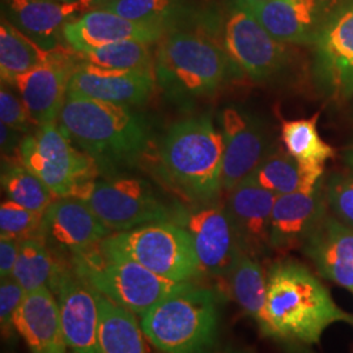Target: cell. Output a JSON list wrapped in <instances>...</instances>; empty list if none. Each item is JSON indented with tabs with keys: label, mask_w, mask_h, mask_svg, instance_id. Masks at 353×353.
Here are the masks:
<instances>
[{
	"label": "cell",
	"mask_w": 353,
	"mask_h": 353,
	"mask_svg": "<svg viewBox=\"0 0 353 353\" xmlns=\"http://www.w3.org/2000/svg\"><path fill=\"white\" fill-rule=\"evenodd\" d=\"M0 130H1V132H0L1 134V152H3V154L8 156V153L16 151V148L20 147V143L17 141V135H16L17 131H14L13 128L4 125V123H1Z\"/></svg>",
	"instance_id": "f35d334b"
},
{
	"label": "cell",
	"mask_w": 353,
	"mask_h": 353,
	"mask_svg": "<svg viewBox=\"0 0 353 353\" xmlns=\"http://www.w3.org/2000/svg\"><path fill=\"white\" fill-rule=\"evenodd\" d=\"M327 201L322 186L313 192L279 195L271 214V250L290 252L303 243L327 214Z\"/></svg>",
	"instance_id": "44dd1931"
},
{
	"label": "cell",
	"mask_w": 353,
	"mask_h": 353,
	"mask_svg": "<svg viewBox=\"0 0 353 353\" xmlns=\"http://www.w3.org/2000/svg\"><path fill=\"white\" fill-rule=\"evenodd\" d=\"M100 246L172 281H192L203 274L189 232L176 221L152 223L112 233Z\"/></svg>",
	"instance_id": "52a82bcc"
},
{
	"label": "cell",
	"mask_w": 353,
	"mask_h": 353,
	"mask_svg": "<svg viewBox=\"0 0 353 353\" xmlns=\"http://www.w3.org/2000/svg\"><path fill=\"white\" fill-rule=\"evenodd\" d=\"M7 20L41 46H58V33L76 14L90 11L93 0H6Z\"/></svg>",
	"instance_id": "cb8c5ba5"
},
{
	"label": "cell",
	"mask_w": 353,
	"mask_h": 353,
	"mask_svg": "<svg viewBox=\"0 0 353 353\" xmlns=\"http://www.w3.org/2000/svg\"><path fill=\"white\" fill-rule=\"evenodd\" d=\"M224 138L223 190L229 192L252 176L268 153L267 135L262 123L250 114L225 108L220 117Z\"/></svg>",
	"instance_id": "2e32d148"
},
{
	"label": "cell",
	"mask_w": 353,
	"mask_h": 353,
	"mask_svg": "<svg viewBox=\"0 0 353 353\" xmlns=\"http://www.w3.org/2000/svg\"><path fill=\"white\" fill-rule=\"evenodd\" d=\"M49 287L61 307L67 351L102 353L99 344V307L93 290L76 275L71 263L63 261H58Z\"/></svg>",
	"instance_id": "7c38bea8"
},
{
	"label": "cell",
	"mask_w": 353,
	"mask_h": 353,
	"mask_svg": "<svg viewBox=\"0 0 353 353\" xmlns=\"http://www.w3.org/2000/svg\"><path fill=\"white\" fill-rule=\"evenodd\" d=\"M325 195L334 216L353 229V174L331 176Z\"/></svg>",
	"instance_id": "e575fe53"
},
{
	"label": "cell",
	"mask_w": 353,
	"mask_h": 353,
	"mask_svg": "<svg viewBox=\"0 0 353 353\" xmlns=\"http://www.w3.org/2000/svg\"><path fill=\"white\" fill-rule=\"evenodd\" d=\"M230 288L241 309L256 321L263 323L267 300V275L256 258L241 252L230 275Z\"/></svg>",
	"instance_id": "f1b7e54d"
},
{
	"label": "cell",
	"mask_w": 353,
	"mask_h": 353,
	"mask_svg": "<svg viewBox=\"0 0 353 353\" xmlns=\"http://www.w3.org/2000/svg\"><path fill=\"white\" fill-rule=\"evenodd\" d=\"M236 64L208 32L174 29L159 41L154 74L160 87L178 100L214 94Z\"/></svg>",
	"instance_id": "3957f363"
},
{
	"label": "cell",
	"mask_w": 353,
	"mask_h": 353,
	"mask_svg": "<svg viewBox=\"0 0 353 353\" xmlns=\"http://www.w3.org/2000/svg\"><path fill=\"white\" fill-rule=\"evenodd\" d=\"M21 248V241L0 237V278H11Z\"/></svg>",
	"instance_id": "74e56055"
},
{
	"label": "cell",
	"mask_w": 353,
	"mask_h": 353,
	"mask_svg": "<svg viewBox=\"0 0 353 353\" xmlns=\"http://www.w3.org/2000/svg\"><path fill=\"white\" fill-rule=\"evenodd\" d=\"M178 224L189 232L203 272L229 276L242 250L227 208L210 203L179 217Z\"/></svg>",
	"instance_id": "9a60e30c"
},
{
	"label": "cell",
	"mask_w": 353,
	"mask_h": 353,
	"mask_svg": "<svg viewBox=\"0 0 353 353\" xmlns=\"http://www.w3.org/2000/svg\"><path fill=\"white\" fill-rule=\"evenodd\" d=\"M26 290L16 279L3 278L0 281V326L4 335H10L14 330V316L23 303Z\"/></svg>",
	"instance_id": "d590c367"
},
{
	"label": "cell",
	"mask_w": 353,
	"mask_h": 353,
	"mask_svg": "<svg viewBox=\"0 0 353 353\" xmlns=\"http://www.w3.org/2000/svg\"><path fill=\"white\" fill-rule=\"evenodd\" d=\"M1 188L10 201L38 214H45L48 207L58 198L21 163L20 157L13 159L3 168Z\"/></svg>",
	"instance_id": "4dcf8cb0"
},
{
	"label": "cell",
	"mask_w": 353,
	"mask_h": 353,
	"mask_svg": "<svg viewBox=\"0 0 353 353\" xmlns=\"http://www.w3.org/2000/svg\"><path fill=\"white\" fill-rule=\"evenodd\" d=\"M0 119L1 123L17 132L28 131L33 125L23 100L16 97L11 90L4 88V85H1L0 90Z\"/></svg>",
	"instance_id": "8d00e7d4"
},
{
	"label": "cell",
	"mask_w": 353,
	"mask_h": 353,
	"mask_svg": "<svg viewBox=\"0 0 353 353\" xmlns=\"http://www.w3.org/2000/svg\"><path fill=\"white\" fill-rule=\"evenodd\" d=\"M134 21L161 26L168 32L194 29L210 33L212 14H199L192 0H114L102 7Z\"/></svg>",
	"instance_id": "d4e9b609"
},
{
	"label": "cell",
	"mask_w": 353,
	"mask_h": 353,
	"mask_svg": "<svg viewBox=\"0 0 353 353\" xmlns=\"http://www.w3.org/2000/svg\"><path fill=\"white\" fill-rule=\"evenodd\" d=\"M160 156L165 174L183 195L214 203L223 190L224 138L210 117L174 123L163 139Z\"/></svg>",
	"instance_id": "277c9868"
},
{
	"label": "cell",
	"mask_w": 353,
	"mask_h": 353,
	"mask_svg": "<svg viewBox=\"0 0 353 353\" xmlns=\"http://www.w3.org/2000/svg\"><path fill=\"white\" fill-rule=\"evenodd\" d=\"M303 252L322 278L353 293V229L326 214L303 243Z\"/></svg>",
	"instance_id": "7402d4cb"
},
{
	"label": "cell",
	"mask_w": 353,
	"mask_h": 353,
	"mask_svg": "<svg viewBox=\"0 0 353 353\" xmlns=\"http://www.w3.org/2000/svg\"><path fill=\"white\" fill-rule=\"evenodd\" d=\"M96 4H100V6H106V4H109V3H112L114 0H93Z\"/></svg>",
	"instance_id": "60d3db41"
},
{
	"label": "cell",
	"mask_w": 353,
	"mask_h": 353,
	"mask_svg": "<svg viewBox=\"0 0 353 353\" xmlns=\"http://www.w3.org/2000/svg\"><path fill=\"white\" fill-rule=\"evenodd\" d=\"M233 353H242V352H233Z\"/></svg>",
	"instance_id": "7bdbcfd3"
},
{
	"label": "cell",
	"mask_w": 353,
	"mask_h": 353,
	"mask_svg": "<svg viewBox=\"0 0 353 353\" xmlns=\"http://www.w3.org/2000/svg\"><path fill=\"white\" fill-rule=\"evenodd\" d=\"M13 326L32 353H67L61 307L50 287L26 292Z\"/></svg>",
	"instance_id": "603a6c76"
},
{
	"label": "cell",
	"mask_w": 353,
	"mask_h": 353,
	"mask_svg": "<svg viewBox=\"0 0 353 353\" xmlns=\"http://www.w3.org/2000/svg\"><path fill=\"white\" fill-rule=\"evenodd\" d=\"M77 55L79 52L72 49L57 46L49 62L8 81L17 89L34 126L58 121L68 94L71 76L79 65Z\"/></svg>",
	"instance_id": "4fadbf2b"
},
{
	"label": "cell",
	"mask_w": 353,
	"mask_h": 353,
	"mask_svg": "<svg viewBox=\"0 0 353 353\" xmlns=\"http://www.w3.org/2000/svg\"><path fill=\"white\" fill-rule=\"evenodd\" d=\"M58 1H72V0H58Z\"/></svg>",
	"instance_id": "b9f144b4"
},
{
	"label": "cell",
	"mask_w": 353,
	"mask_h": 353,
	"mask_svg": "<svg viewBox=\"0 0 353 353\" xmlns=\"http://www.w3.org/2000/svg\"><path fill=\"white\" fill-rule=\"evenodd\" d=\"M223 46L233 63L256 81L278 75L290 58L285 43L234 3L223 26Z\"/></svg>",
	"instance_id": "30bf717a"
},
{
	"label": "cell",
	"mask_w": 353,
	"mask_h": 353,
	"mask_svg": "<svg viewBox=\"0 0 353 353\" xmlns=\"http://www.w3.org/2000/svg\"><path fill=\"white\" fill-rule=\"evenodd\" d=\"M54 49L41 46L33 38L26 36L7 19L0 24V74L8 83L14 76L23 75L49 62Z\"/></svg>",
	"instance_id": "83f0119b"
},
{
	"label": "cell",
	"mask_w": 353,
	"mask_h": 353,
	"mask_svg": "<svg viewBox=\"0 0 353 353\" xmlns=\"http://www.w3.org/2000/svg\"><path fill=\"white\" fill-rule=\"evenodd\" d=\"M72 198L87 203L112 233L152 223L176 221V214L160 195L148 182L139 178L94 179L84 185Z\"/></svg>",
	"instance_id": "9c48e42d"
},
{
	"label": "cell",
	"mask_w": 353,
	"mask_h": 353,
	"mask_svg": "<svg viewBox=\"0 0 353 353\" xmlns=\"http://www.w3.org/2000/svg\"><path fill=\"white\" fill-rule=\"evenodd\" d=\"M156 81L154 71L110 70L81 61L71 76L68 93L115 105H140L150 97Z\"/></svg>",
	"instance_id": "d6986e66"
},
{
	"label": "cell",
	"mask_w": 353,
	"mask_h": 353,
	"mask_svg": "<svg viewBox=\"0 0 353 353\" xmlns=\"http://www.w3.org/2000/svg\"><path fill=\"white\" fill-rule=\"evenodd\" d=\"M42 217L43 214L30 211L7 199L0 205V237L19 241L41 237Z\"/></svg>",
	"instance_id": "836d02e7"
},
{
	"label": "cell",
	"mask_w": 353,
	"mask_h": 353,
	"mask_svg": "<svg viewBox=\"0 0 353 353\" xmlns=\"http://www.w3.org/2000/svg\"><path fill=\"white\" fill-rule=\"evenodd\" d=\"M325 166L303 165L283 150L267 153L252 178L276 196L293 192H313L321 188Z\"/></svg>",
	"instance_id": "484cf974"
},
{
	"label": "cell",
	"mask_w": 353,
	"mask_h": 353,
	"mask_svg": "<svg viewBox=\"0 0 353 353\" xmlns=\"http://www.w3.org/2000/svg\"><path fill=\"white\" fill-rule=\"evenodd\" d=\"M335 323H353V316L334 301L323 283L303 263L283 261L267 274L265 335L316 344Z\"/></svg>",
	"instance_id": "6da1fadb"
},
{
	"label": "cell",
	"mask_w": 353,
	"mask_h": 353,
	"mask_svg": "<svg viewBox=\"0 0 353 353\" xmlns=\"http://www.w3.org/2000/svg\"><path fill=\"white\" fill-rule=\"evenodd\" d=\"M166 33L161 26L134 21L103 8L83 13L68 21L62 30L65 42L76 52H87L126 39L154 43Z\"/></svg>",
	"instance_id": "ffe728a7"
},
{
	"label": "cell",
	"mask_w": 353,
	"mask_h": 353,
	"mask_svg": "<svg viewBox=\"0 0 353 353\" xmlns=\"http://www.w3.org/2000/svg\"><path fill=\"white\" fill-rule=\"evenodd\" d=\"M70 263L90 290L101 293L135 316H144L166 297L194 283L161 278L130 258L102 249L100 243L71 254Z\"/></svg>",
	"instance_id": "5b68a950"
},
{
	"label": "cell",
	"mask_w": 353,
	"mask_h": 353,
	"mask_svg": "<svg viewBox=\"0 0 353 353\" xmlns=\"http://www.w3.org/2000/svg\"><path fill=\"white\" fill-rule=\"evenodd\" d=\"M112 234L87 203L72 196L57 198L45 211L41 239L64 252L74 254L90 249Z\"/></svg>",
	"instance_id": "e0dca14e"
},
{
	"label": "cell",
	"mask_w": 353,
	"mask_h": 353,
	"mask_svg": "<svg viewBox=\"0 0 353 353\" xmlns=\"http://www.w3.org/2000/svg\"><path fill=\"white\" fill-rule=\"evenodd\" d=\"M58 123L97 164H125L145 150L150 131L145 121L128 106L68 93Z\"/></svg>",
	"instance_id": "7a4b0ae2"
},
{
	"label": "cell",
	"mask_w": 353,
	"mask_h": 353,
	"mask_svg": "<svg viewBox=\"0 0 353 353\" xmlns=\"http://www.w3.org/2000/svg\"><path fill=\"white\" fill-rule=\"evenodd\" d=\"M343 0H234L265 30L284 43H316Z\"/></svg>",
	"instance_id": "8fae6325"
},
{
	"label": "cell",
	"mask_w": 353,
	"mask_h": 353,
	"mask_svg": "<svg viewBox=\"0 0 353 353\" xmlns=\"http://www.w3.org/2000/svg\"><path fill=\"white\" fill-rule=\"evenodd\" d=\"M19 157L26 168L58 196H75L84 185L94 181L97 163L75 148L58 122L42 125L20 141Z\"/></svg>",
	"instance_id": "ba28073f"
},
{
	"label": "cell",
	"mask_w": 353,
	"mask_h": 353,
	"mask_svg": "<svg viewBox=\"0 0 353 353\" xmlns=\"http://www.w3.org/2000/svg\"><path fill=\"white\" fill-rule=\"evenodd\" d=\"M99 307V344L102 353H145L143 330L135 314L93 290Z\"/></svg>",
	"instance_id": "4316f807"
},
{
	"label": "cell",
	"mask_w": 353,
	"mask_h": 353,
	"mask_svg": "<svg viewBox=\"0 0 353 353\" xmlns=\"http://www.w3.org/2000/svg\"><path fill=\"white\" fill-rule=\"evenodd\" d=\"M58 259L52 255L48 243L41 237L21 241L20 254L13 270L12 278L26 292L50 285Z\"/></svg>",
	"instance_id": "d6a6232c"
},
{
	"label": "cell",
	"mask_w": 353,
	"mask_h": 353,
	"mask_svg": "<svg viewBox=\"0 0 353 353\" xmlns=\"http://www.w3.org/2000/svg\"><path fill=\"white\" fill-rule=\"evenodd\" d=\"M345 164L348 165L353 170V144L345 152Z\"/></svg>",
	"instance_id": "ab89813d"
},
{
	"label": "cell",
	"mask_w": 353,
	"mask_h": 353,
	"mask_svg": "<svg viewBox=\"0 0 353 353\" xmlns=\"http://www.w3.org/2000/svg\"><path fill=\"white\" fill-rule=\"evenodd\" d=\"M316 76L336 99L353 96V0H343L316 43Z\"/></svg>",
	"instance_id": "5bb4252c"
},
{
	"label": "cell",
	"mask_w": 353,
	"mask_h": 353,
	"mask_svg": "<svg viewBox=\"0 0 353 353\" xmlns=\"http://www.w3.org/2000/svg\"><path fill=\"white\" fill-rule=\"evenodd\" d=\"M276 195L259 186L252 176L228 192V216L241 250L259 258L271 250V214Z\"/></svg>",
	"instance_id": "ac0fdd59"
},
{
	"label": "cell",
	"mask_w": 353,
	"mask_h": 353,
	"mask_svg": "<svg viewBox=\"0 0 353 353\" xmlns=\"http://www.w3.org/2000/svg\"><path fill=\"white\" fill-rule=\"evenodd\" d=\"M219 293L192 283L141 316L144 336L163 353H199L212 345L220 323Z\"/></svg>",
	"instance_id": "8992f818"
},
{
	"label": "cell",
	"mask_w": 353,
	"mask_h": 353,
	"mask_svg": "<svg viewBox=\"0 0 353 353\" xmlns=\"http://www.w3.org/2000/svg\"><path fill=\"white\" fill-rule=\"evenodd\" d=\"M151 45L143 41L126 39L79 54L83 62L101 68L154 71V59L150 48Z\"/></svg>",
	"instance_id": "1f68e13d"
},
{
	"label": "cell",
	"mask_w": 353,
	"mask_h": 353,
	"mask_svg": "<svg viewBox=\"0 0 353 353\" xmlns=\"http://www.w3.org/2000/svg\"><path fill=\"white\" fill-rule=\"evenodd\" d=\"M316 113L307 119L285 121L281 125V139L285 151L303 165L325 166L335 156V150L321 138Z\"/></svg>",
	"instance_id": "f546056e"
}]
</instances>
